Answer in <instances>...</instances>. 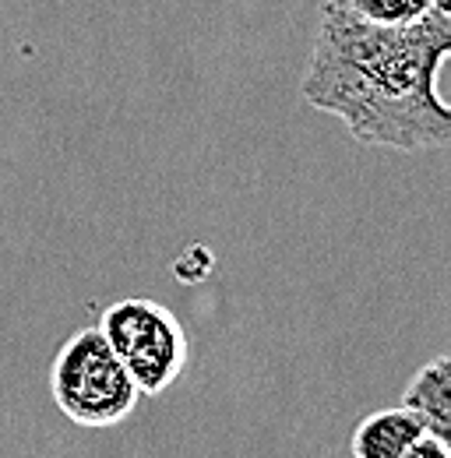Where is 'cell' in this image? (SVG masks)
<instances>
[{
	"label": "cell",
	"mask_w": 451,
	"mask_h": 458,
	"mask_svg": "<svg viewBox=\"0 0 451 458\" xmlns=\"http://www.w3.org/2000/svg\"><path fill=\"white\" fill-rule=\"evenodd\" d=\"M451 54V7L405 29H378L328 0L318 18L303 99L345 123L360 145L427 152L451 141L441 71Z\"/></svg>",
	"instance_id": "obj_1"
},
{
	"label": "cell",
	"mask_w": 451,
	"mask_h": 458,
	"mask_svg": "<svg viewBox=\"0 0 451 458\" xmlns=\"http://www.w3.org/2000/svg\"><path fill=\"white\" fill-rule=\"evenodd\" d=\"M50 395L74 427L89 430L123 423L141 399L138 385L131 381L99 328H78L56 349L50 367Z\"/></svg>",
	"instance_id": "obj_2"
},
{
	"label": "cell",
	"mask_w": 451,
	"mask_h": 458,
	"mask_svg": "<svg viewBox=\"0 0 451 458\" xmlns=\"http://www.w3.org/2000/svg\"><path fill=\"white\" fill-rule=\"evenodd\" d=\"M99 332L141 395H163L191 356L183 325L159 300L127 296L113 303L99 318Z\"/></svg>",
	"instance_id": "obj_3"
},
{
	"label": "cell",
	"mask_w": 451,
	"mask_h": 458,
	"mask_svg": "<svg viewBox=\"0 0 451 458\" xmlns=\"http://www.w3.org/2000/svg\"><path fill=\"white\" fill-rule=\"evenodd\" d=\"M427 434V427L420 423L416 412H409L405 405L392 409H378L370 416L360 420V427L353 430V458H402V452Z\"/></svg>",
	"instance_id": "obj_4"
},
{
	"label": "cell",
	"mask_w": 451,
	"mask_h": 458,
	"mask_svg": "<svg viewBox=\"0 0 451 458\" xmlns=\"http://www.w3.org/2000/svg\"><path fill=\"white\" fill-rule=\"evenodd\" d=\"M402 405L420 416V423L427 427V434L448 441L451 437V360L448 356H434L430 363H423V367L413 374Z\"/></svg>",
	"instance_id": "obj_5"
},
{
	"label": "cell",
	"mask_w": 451,
	"mask_h": 458,
	"mask_svg": "<svg viewBox=\"0 0 451 458\" xmlns=\"http://www.w3.org/2000/svg\"><path fill=\"white\" fill-rule=\"evenodd\" d=\"M342 7L349 14H356L367 25L378 29H405L416 25L423 18H430L434 11L448 7V0H342Z\"/></svg>",
	"instance_id": "obj_6"
},
{
	"label": "cell",
	"mask_w": 451,
	"mask_h": 458,
	"mask_svg": "<svg viewBox=\"0 0 451 458\" xmlns=\"http://www.w3.org/2000/svg\"><path fill=\"white\" fill-rule=\"evenodd\" d=\"M402 458H451V448L445 437H434V434H420L405 452Z\"/></svg>",
	"instance_id": "obj_7"
}]
</instances>
